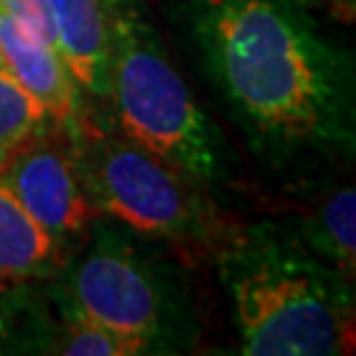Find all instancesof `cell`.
Masks as SVG:
<instances>
[{
	"instance_id": "obj_11",
	"label": "cell",
	"mask_w": 356,
	"mask_h": 356,
	"mask_svg": "<svg viewBox=\"0 0 356 356\" xmlns=\"http://www.w3.org/2000/svg\"><path fill=\"white\" fill-rule=\"evenodd\" d=\"M32 285L0 277V354H51L56 317Z\"/></svg>"
},
{
	"instance_id": "obj_9",
	"label": "cell",
	"mask_w": 356,
	"mask_h": 356,
	"mask_svg": "<svg viewBox=\"0 0 356 356\" xmlns=\"http://www.w3.org/2000/svg\"><path fill=\"white\" fill-rule=\"evenodd\" d=\"M66 254L26 214L0 182V277L19 282H53L64 269Z\"/></svg>"
},
{
	"instance_id": "obj_5",
	"label": "cell",
	"mask_w": 356,
	"mask_h": 356,
	"mask_svg": "<svg viewBox=\"0 0 356 356\" xmlns=\"http://www.w3.org/2000/svg\"><path fill=\"white\" fill-rule=\"evenodd\" d=\"M51 298L61 309L138 335L156 354L193 343L195 325L177 272L161 264L135 232L95 216L88 235L66 256Z\"/></svg>"
},
{
	"instance_id": "obj_2",
	"label": "cell",
	"mask_w": 356,
	"mask_h": 356,
	"mask_svg": "<svg viewBox=\"0 0 356 356\" xmlns=\"http://www.w3.org/2000/svg\"><path fill=\"white\" fill-rule=\"evenodd\" d=\"M216 272L248 356H341L354 351V280L277 225L225 229Z\"/></svg>"
},
{
	"instance_id": "obj_3",
	"label": "cell",
	"mask_w": 356,
	"mask_h": 356,
	"mask_svg": "<svg viewBox=\"0 0 356 356\" xmlns=\"http://www.w3.org/2000/svg\"><path fill=\"white\" fill-rule=\"evenodd\" d=\"M108 3V98L114 127L201 185L227 179L229 153L222 132L193 98L169 61L140 0Z\"/></svg>"
},
{
	"instance_id": "obj_1",
	"label": "cell",
	"mask_w": 356,
	"mask_h": 356,
	"mask_svg": "<svg viewBox=\"0 0 356 356\" xmlns=\"http://www.w3.org/2000/svg\"><path fill=\"white\" fill-rule=\"evenodd\" d=\"M201 53L259 153L354 151V66L293 0H201Z\"/></svg>"
},
{
	"instance_id": "obj_12",
	"label": "cell",
	"mask_w": 356,
	"mask_h": 356,
	"mask_svg": "<svg viewBox=\"0 0 356 356\" xmlns=\"http://www.w3.org/2000/svg\"><path fill=\"white\" fill-rule=\"evenodd\" d=\"M56 330H53L51 354L66 356H143L156 354L148 341L124 330L108 327L103 322L76 314L72 309L56 306Z\"/></svg>"
},
{
	"instance_id": "obj_4",
	"label": "cell",
	"mask_w": 356,
	"mask_h": 356,
	"mask_svg": "<svg viewBox=\"0 0 356 356\" xmlns=\"http://www.w3.org/2000/svg\"><path fill=\"white\" fill-rule=\"evenodd\" d=\"M74 164L95 214L148 241L204 251L219 243L225 225L206 185L135 143L114 124L82 114L66 129Z\"/></svg>"
},
{
	"instance_id": "obj_14",
	"label": "cell",
	"mask_w": 356,
	"mask_h": 356,
	"mask_svg": "<svg viewBox=\"0 0 356 356\" xmlns=\"http://www.w3.org/2000/svg\"><path fill=\"white\" fill-rule=\"evenodd\" d=\"M0 8L16 16L22 24H26L32 32H38L42 40H48L53 45V26L51 13H48V3L45 0H0ZM56 48V45H53Z\"/></svg>"
},
{
	"instance_id": "obj_8",
	"label": "cell",
	"mask_w": 356,
	"mask_h": 356,
	"mask_svg": "<svg viewBox=\"0 0 356 356\" xmlns=\"http://www.w3.org/2000/svg\"><path fill=\"white\" fill-rule=\"evenodd\" d=\"M53 45L82 95L108 98V3L106 0H45Z\"/></svg>"
},
{
	"instance_id": "obj_6",
	"label": "cell",
	"mask_w": 356,
	"mask_h": 356,
	"mask_svg": "<svg viewBox=\"0 0 356 356\" xmlns=\"http://www.w3.org/2000/svg\"><path fill=\"white\" fill-rule=\"evenodd\" d=\"M0 182L66 256L98 216L79 182L72 138L58 124H48L13 151L0 166Z\"/></svg>"
},
{
	"instance_id": "obj_13",
	"label": "cell",
	"mask_w": 356,
	"mask_h": 356,
	"mask_svg": "<svg viewBox=\"0 0 356 356\" xmlns=\"http://www.w3.org/2000/svg\"><path fill=\"white\" fill-rule=\"evenodd\" d=\"M48 124H56L48 111L0 69V166Z\"/></svg>"
},
{
	"instance_id": "obj_7",
	"label": "cell",
	"mask_w": 356,
	"mask_h": 356,
	"mask_svg": "<svg viewBox=\"0 0 356 356\" xmlns=\"http://www.w3.org/2000/svg\"><path fill=\"white\" fill-rule=\"evenodd\" d=\"M0 69L16 79L58 127L69 129L85 114L82 92L58 51L6 8H0Z\"/></svg>"
},
{
	"instance_id": "obj_10",
	"label": "cell",
	"mask_w": 356,
	"mask_h": 356,
	"mask_svg": "<svg viewBox=\"0 0 356 356\" xmlns=\"http://www.w3.org/2000/svg\"><path fill=\"white\" fill-rule=\"evenodd\" d=\"M312 254L354 280L356 269V193L354 185H338L325 193L304 216L296 232Z\"/></svg>"
},
{
	"instance_id": "obj_15",
	"label": "cell",
	"mask_w": 356,
	"mask_h": 356,
	"mask_svg": "<svg viewBox=\"0 0 356 356\" xmlns=\"http://www.w3.org/2000/svg\"><path fill=\"white\" fill-rule=\"evenodd\" d=\"M317 3H325V6H335V8H341L343 13H354V3L356 0H317Z\"/></svg>"
}]
</instances>
